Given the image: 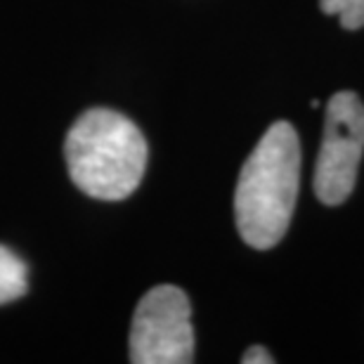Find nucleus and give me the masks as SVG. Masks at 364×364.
Listing matches in <instances>:
<instances>
[{"mask_svg":"<svg viewBox=\"0 0 364 364\" xmlns=\"http://www.w3.org/2000/svg\"><path fill=\"white\" fill-rule=\"evenodd\" d=\"M133 364H189L194 360L192 308L182 289L161 284L142 296L130 326Z\"/></svg>","mask_w":364,"mask_h":364,"instance_id":"obj_3","label":"nucleus"},{"mask_svg":"<svg viewBox=\"0 0 364 364\" xmlns=\"http://www.w3.org/2000/svg\"><path fill=\"white\" fill-rule=\"evenodd\" d=\"M364 154V105L350 90L331 95L324 114V137L315 164V194L338 206L353 194Z\"/></svg>","mask_w":364,"mask_h":364,"instance_id":"obj_4","label":"nucleus"},{"mask_svg":"<svg viewBox=\"0 0 364 364\" xmlns=\"http://www.w3.org/2000/svg\"><path fill=\"white\" fill-rule=\"evenodd\" d=\"M69 178L92 199H128L147 168V140L128 116L90 109L71 126L64 142Z\"/></svg>","mask_w":364,"mask_h":364,"instance_id":"obj_2","label":"nucleus"},{"mask_svg":"<svg viewBox=\"0 0 364 364\" xmlns=\"http://www.w3.org/2000/svg\"><path fill=\"white\" fill-rule=\"evenodd\" d=\"M324 14L338 17L341 26L348 31H358L364 26V0H319Z\"/></svg>","mask_w":364,"mask_h":364,"instance_id":"obj_6","label":"nucleus"},{"mask_svg":"<svg viewBox=\"0 0 364 364\" xmlns=\"http://www.w3.org/2000/svg\"><path fill=\"white\" fill-rule=\"evenodd\" d=\"M301 187V142L291 123L265 130L239 173L235 192L237 230L249 246L272 249L287 235Z\"/></svg>","mask_w":364,"mask_h":364,"instance_id":"obj_1","label":"nucleus"},{"mask_svg":"<svg viewBox=\"0 0 364 364\" xmlns=\"http://www.w3.org/2000/svg\"><path fill=\"white\" fill-rule=\"evenodd\" d=\"M242 362L244 364H272L274 358L270 355V350H267V348L253 346V348H249V350L242 355Z\"/></svg>","mask_w":364,"mask_h":364,"instance_id":"obj_7","label":"nucleus"},{"mask_svg":"<svg viewBox=\"0 0 364 364\" xmlns=\"http://www.w3.org/2000/svg\"><path fill=\"white\" fill-rule=\"evenodd\" d=\"M28 289V267L17 253L0 244V305L17 301Z\"/></svg>","mask_w":364,"mask_h":364,"instance_id":"obj_5","label":"nucleus"}]
</instances>
